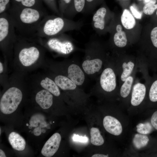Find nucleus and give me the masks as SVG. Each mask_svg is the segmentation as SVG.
Here are the masks:
<instances>
[{
    "mask_svg": "<svg viewBox=\"0 0 157 157\" xmlns=\"http://www.w3.org/2000/svg\"><path fill=\"white\" fill-rule=\"evenodd\" d=\"M82 21H76L56 17L48 20L43 28L45 33L49 36H54L63 31L79 30L83 26Z\"/></svg>",
    "mask_w": 157,
    "mask_h": 157,
    "instance_id": "1",
    "label": "nucleus"
},
{
    "mask_svg": "<svg viewBox=\"0 0 157 157\" xmlns=\"http://www.w3.org/2000/svg\"><path fill=\"white\" fill-rule=\"evenodd\" d=\"M22 98V92L19 89L15 87L9 88L4 93L1 99V111L5 114H9L14 112L20 103Z\"/></svg>",
    "mask_w": 157,
    "mask_h": 157,
    "instance_id": "2",
    "label": "nucleus"
},
{
    "mask_svg": "<svg viewBox=\"0 0 157 157\" xmlns=\"http://www.w3.org/2000/svg\"><path fill=\"white\" fill-rule=\"evenodd\" d=\"M100 85L102 89L107 92L115 90L117 86L115 72L111 67L105 68L102 72L100 78Z\"/></svg>",
    "mask_w": 157,
    "mask_h": 157,
    "instance_id": "3",
    "label": "nucleus"
},
{
    "mask_svg": "<svg viewBox=\"0 0 157 157\" xmlns=\"http://www.w3.org/2000/svg\"><path fill=\"white\" fill-rule=\"evenodd\" d=\"M47 43L52 50L63 54H69L74 49V45L69 38L63 40L58 38H52L49 39Z\"/></svg>",
    "mask_w": 157,
    "mask_h": 157,
    "instance_id": "4",
    "label": "nucleus"
},
{
    "mask_svg": "<svg viewBox=\"0 0 157 157\" xmlns=\"http://www.w3.org/2000/svg\"><path fill=\"white\" fill-rule=\"evenodd\" d=\"M40 53L35 47H32L22 49L20 52L19 57L22 64L28 66L33 64L38 58Z\"/></svg>",
    "mask_w": 157,
    "mask_h": 157,
    "instance_id": "5",
    "label": "nucleus"
},
{
    "mask_svg": "<svg viewBox=\"0 0 157 157\" xmlns=\"http://www.w3.org/2000/svg\"><path fill=\"white\" fill-rule=\"evenodd\" d=\"M107 13V9L104 7H102L94 13L92 26L93 30L97 33H99L105 29Z\"/></svg>",
    "mask_w": 157,
    "mask_h": 157,
    "instance_id": "6",
    "label": "nucleus"
},
{
    "mask_svg": "<svg viewBox=\"0 0 157 157\" xmlns=\"http://www.w3.org/2000/svg\"><path fill=\"white\" fill-rule=\"evenodd\" d=\"M61 140L60 135L58 133H54L45 143L41 150V154L47 157L53 156L59 147Z\"/></svg>",
    "mask_w": 157,
    "mask_h": 157,
    "instance_id": "7",
    "label": "nucleus"
},
{
    "mask_svg": "<svg viewBox=\"0 0 157 157\" xmlns=\"http://www.w3.org/2000/svg\"><path fill=\"white\" fill-rule=\"evenodd\" d=\"M146 92V88L143 83L137 82L132 88L131 103L133 106L139 105L144 99Z\"/></svg>",
    "mask_w": 157,
    "mask_h": 157,
    "instance_id": "8",
    "label": "nucleus"
},
{
    "mask_svg": "<svg viewBox=\"0 0 157 157\" xmlns=\"http://www.w3.org/2000/svg\"><path fill=\"white\" fill-rule=\"evenodd\" d=\"M103 124L106 131L113 135H119L122 132V126L120 122L111 116H105L103 119Z\"/></svg>",
    "mask_w": 157,
    "mask_h": 157,
    "instance_id": "9",
    "label": "nucleus"
},
{
    "mask_svg": "<svg viewBox=\"0 0 157 157\" xmlns=\"http://www.w3.org/2000/svg\"><path fill=\"white\" fill-rule=\"evenodd\" d=\"M119 74L120 86L134 72L135 62L131 60L119 62Z\"/></svg>",
    "mask_w": 157,
    "mask_h": 157,
    "instance_id": "10",
    "label": "nucleus"
},
{
    "mask_svg": "<svg viewBox=\"0 0 157 157\" xmlns=\"http://www.w3.org/2000/svg\"><path fill=\"white\" fill-rule=\"evenodd\" d=\"M68 77L77 85H81L85 80L84 74L78 65L72 64L70 65L67 69Z\"/></svg>",
    "mask_w": 157,
    "mask_h": 157,
    "instance_id": "11",
    "label": "nucleus"
},
{
    "mask_svg": "<svg viewBox=\"0 0 157 157\" xmlns=\"http://www.w3.org/2000/svg\"><path fill=\"white\" fill-rule=\"evenodd\" d=\"M53 96L51 93L46 90H43L37 93L35 100L37 104L43 109H48L52 106Z\"/></svg>",
    "mask_w": 157,
    "mask_h": 157,
    "instance_id": "12",
    "label": "nucleus"
},
{
    "mask_svg": "<svg viewBox=\"0 0 157 157\" xmlns=\"http://www.w3.org/2000/svg\"><path fill=\"white\" fill-rule=\"evenodd\" d=\"M20 19L23 23L30 24L37 21L40 17L39 12L30 8L23 9L20 15Z\"/></svg>",
    "mask_w": 157,
    "mask_h": 157,
    "instance_id": "13",
    "label": "nucleus"
},
{
    "mask_svg": "<svg viewBox=\"0 0 157 157\" xmlns=\"http://www.w3.org/2000/svg\"><path fill=\"white\" fill-rule=\"evenodd\" d=\"M8 140L12 148L16 150L22 151L25 148L26 142L25 140L16 132H13L10 133Z\"/></svg>",
    "mask_w": 157,
    "mask_h": 157,
    "instance_id": "14",
    "label": "nucleus"
},
{
    "mask_svg": "<svg viewBox=\"0 0 157 157\" xmlns=\"http://www.w3.org/2000/svg\"><path fill=\"white\" fill-rule=\"evenodd\" d=\"M54 81L60 88L63 90H74L77 85L68 77L61 75L56 76Z\"/></svg>",
    "mask_w": 157,
    "mask_h": 157,
    "instance_id": "15",
    "label": "nucleus"
},
{
    "mask_svg": "<svg viewBox=\"0 0 157 157\" xmlns=\"http://www.w3.org/2000/svg\"><path fill=\"white\" fill-rule=\"evenodd\" d=\"M116 30L117 32L113 38L114 43L118 47H124L126 45L127 41L126 33L122 31V27L120 24L117 25Z\"/></svg>",
    "mask_w": 157,
    "mask_h": 157,
    "instance_id": "16",
    "label": "nucleus"
},
{
    "mask_svg": "<svg viewBox=\"0 0 157 157\" xmlns=\"http://www.w3.org/2000/svg\"><path fill=\"white\" fill-rule=\"evenodd\" d=\"M41 86L56 96H59L60 92L58 86L55 81L48 77L41 81L40 83Z\"/></svg>",
    "mask_w": 157,
    "mask_h": 157,
    "instance_id": "17",
    "label": "nucleus"
},
{
    "mask_svg": "<svg viewBox=\"0 0 157 157\" xmlns=\"http://www.w3.org/2000/svg\"><path fill=\"white\" fill-rule=\"evenodd\" d=\"M85 4V0H73L67 15L71 18L78 13H84Z\"/></svg>",
    "mask_w": 157,
    "mask_h": 157,
    "instance_id": "18",
    "label": "nucleus"
},
{
    "mask_svg": "<svg viewBox=\"0 0 157 157\" xmlns=\"http://www.w3.org/2000/svg\"><path fill=\"white\" fill-rule=\"evenodd\" d=\"M133 74L128 77L120 86V94L123 98L128 96L132 88L134 80Z\"/></svg>",
    "mask_w": 157,
    "mask_h": 157,
    "instance_id": "19",
    "label": "nucleus"
},
{
    "mask_svg": "<svg viewBox=\"0 0 157 157\" xmlns=\"http://www.w3.org/2000/svg\"><path fill=\"white\" fill-rule=\"evenodd\" d=\"M122 23L126 28L130 29L133 28L135 24V21L129 10L125 9L121 17Z\"/></svg>",
    "mask_w": 157,
    "mask_h": 157,
    "instance_id": "20",
    "label": "nucleus"
},
{
    "mask_svg": "<svg viewBox=\"0 0 157 157\" xmlns=\"http://www.w3.org/2000/svg\"><path fill=\"white\" fill-rule=\"evenodd\" d=\"M29 128L40 126L41 128L46 127L47 124L45 120V117L42 115L36 114L33 115L31 118L29 122Z\"/></svg>",
    "mask_w": 157,
    "mask_h": 157,
    "instance_id": "21",
    "label": "nucleus"
},
{
    "mask_svg": "<svg viewBox=\"0 0 157 157\" xmlns=\"http://www.w3.org/2000/svg\"><path fill=\"white\" fill-rule=\"evenodd\" d=\"M90 142L93 145L99 146L104 142V139L101 135L99 129L97 128L92 127L90 131Z\"/></svg>",
    "mask_w": 157,
    "mask_h": 157,
    "instance_id": "22",
    "label": "nucleus"
},
{
    "mask_svg": "<svg viewBox=\"0 0 157 157\" xmlns=\"http://www.w3.org/2000/svg\"><path fill=\"white\" fill-rule=\"evenodd\" d=\"M149 140L148 137L144 134H136L133 139V143L137 149H140L145 146Z\"/></svg>",
    "mask_w": 157,
    "mask_h": 157,
    "instance_id": "23",
    "label": "nucleus"
},
{
    "mask_svg": "<svg viewBox=\"0 0 157 157\" xmlns=\"http://www.w3.org/2000/svg\"><path fill=\"white\" fill-rule=\"evenodd\" d=\"M9 24L7 20L4 18H0V41L7 36L8 32Z\"/></svg>",
    "mask_w": 157,
    "mask_h": 157,
    "instance_id": "24",
    "label": "nucleus"
},
{
    "mask_svg": "<svg viewBox=\"0 0 157 157\" xmlns=\"http://www.w3.org/2000/svg\"><path fill=\"white\" fill-rule=\"evenodd\" d=\"M156 0H150L145 4L143 10L144 13L147 15H151L157 8V4H155Z\"/></svg>",
    "mask_w": 157,
    "mask_h": 157,
    "instance_id": "25",
    "label": "nucleus"
},
{
    "mask_svg": "<svg viewBox=\"0 0 157 157\" xmlns=\"http://www.w3.org/2000/svg\"><path fill=\"white\" fill-rule=\"evenodd\" d=\"M136 127L138 133L144 135L150 133L152 130L151 125L148 122L139 124L137 125Z\"/></svg>",
    "mask_w": 157,
    "mask_h": 157,
    "instance_id": "26",
    "label": "nucleus"
},
{
    "mask_svg": "<svg viewBox=\"0 0 157 157\" xmlns=\"http://www.w3.org/2000/svg\"><path fill=\"white\" fill-rule=\"evenodd\" d=\"M149 98L152 102L157 101V80L154 81L151 86L149 92Z\"/></svg>",
    "mask_w": 157,
    "mask_h": 157,
    "instance_id": "27",
    "label": "nucleus"
},
{
    "mask_svg": "<svg viewBox=\"0 0 157 157\" xmlns=\"http://www.w3.org/2000/svg\"><path fill=\"white\" fill-rule=\"evenodd\" d=\"M151 38L154 46L157 48V27L154 28L151 31Z\"/></svg>",
    "mask_w": 157,
    "mask_h": 157,
    "instance_id": "28",
    "label": "nucleus"
},
{
    "mask_svg": "<svg viewBox=\"0 0 157 157\" xmlns=\"http://www.w3.org/2000/svg\"><path fill=\"white\" fill-rule=\"evenodd\" d=\"M130 9L133 16L135 18L138 19H141L142 12H139L132 6H130Z\"/></svg>",
    "mask_w": 157,
    "mask_h": 157,
    "instance_id": "29",
    "label": "nucleus"
},
{
    "mask_svg": "<svg viewBox=\"0 0 157 157\" xmlns=\"http://www.w3.org/2000/svg\"><path fill=\"white\" fill-rule=\"evenodd\" d=\"M18 2H21L22 4L26 7H31L33 6L35 2V0H15Z\"/></svg>",
    "mask_w": 157,
    "mask_h": 157,
    "instance_id": "30",
    "label": "nucleus"
},
{
    "mask_svg": "<svg viewBox=\"0 0 157 157\" xmlns=\"http://www.w3.org/2000/svg\"><path fill=\"white\" fill-rule=\"evenodd\" d=\"M73 139L74 141L83 142H86L88 140V138L86 137L80 136L78 135L75 134L74 135Z\"/></svg>",
    "mask_w": 157,
    "mask_h": 157,
    "instance_id": "31",
    "label": "nucleus"
},
{
    "mask_svg": "<svg viewBox=\"0 0 157 157\" xmlns=\"http://www.w3.org/2000/svg\"><path fill=\"white\" fill-rule=\"evenodd\" d=\"M151 121L152 126L157 130V111L153 114L151 118Z\"/></svg>",
    "mask_w": 157,
    "mask_h": 157,
    "instance_id": "32",
    "label": "nucleus"
},
{
    "mask_svg": "<svg viewBox=\"0 0 157 157\" xmlns=\"http://www.w3.org/2000/svg\"><path fill=\"white\" fill-rule=\"evenodd\" d=\"M9 0H0V13H1L5 10L6 5Z\"/></svg>",
    "mask_w": 157,
    "mask_h": 157,
    "instance_id": "33",
    "label": "nucleus"
},
{
    "mask_svg": "<svg viewBox=\"0 0 157 157\" xmlns=\"http://www.w3.org/2000/svg\"><path fill=\"white\" fill-rule=\"evenodd\" d=\"M65 4L66 5V13L67 15L69 11L71 6L73 0H62Z\"/></svg>",
    "mask_w": 157,
    "mask_h": 157,
    "instance_id": "34",
    "label": "nucleus"
},
{
    "mask_svg": "<svg viewBox=\"0 0 157 157\" xmlns=\"http://www.w3.org/2000/svg\"><path fill=\"white\" fill-rule=\"evenodd\" d=\"M42 132L41 128L40 126L37 127L35 128L33 131V133L35 136L40 135Z\"/></svg>",
    "mask_w": 157,
    "mask_h": 157,
    "instance_id": "35",
    "label": "nucleus"
},
{
    "mask_svg": "<svg viewBox=\"0 0 157 157\" xmlns=\"http://www.w3.org/2000/svg\"><path fill=\"white\" fill-rule=\"evenodd\" d=\"M108 156V155L100 154H95L92 156V157H107Z\"/></svg>",
    "mask_w": 157,
    "mask_h": 157,
    "instance_id": "36",
    "label": "nucleus"
},
{
    "mask_svg": "<svg viewBox=\"0 0 157 157\" xmlns=\"http://www.w3.org/2000/svg\"><path fill=\"white\" fill-rule=\"evenodd\" d=\"M6 155L3 151L1 149H0V157H6Z\"/></svg>",
    "mask_w": 157,
    "mask_h": 157,
    "instance_id": "37",
    "label": "nucleus"
},
{
    "mask_svg": "<svg viewBox=\"0 0 157 157\" xmlns=\"http://www.w3.org/2000/svg\"><path fill=\"white\" fill-rule=\"evenodd\" d=\"M3 71V67L2 63L0 62V73H1Z\"/></svg>",
    "mask_w": 157,
    "mask_h": 157,
    "instance_id": "38",
    "label": "nucleus"
},
{
    "mask_svg": "<svg viewBox=\"0 0 157 157\" xmlns=\"http://www.w3.org/2000/svg\"><path fill=\"white\" fill-rule=\"evenodd\" d=\"M143 0L144 1V4H145L146 3H147V2L149 1L150 0Z\"/></svg>",
    "mask_w": 157,
    "mask_h": 157,
    "instance_id": "39",
    "label": "nucleus"
},
{
    "mask_svg": "<svg viewBox=\"0 0 157 157\" xmlns=\"http://www.w3.org/2000/svg\"><path fill=\"white\" fill-rule=\"evenodd\" d=\"M46 132L45 130L44 129H42V132L43 133H45Z\"/></svg>",
    "mask_w": 157,
    "mask_h": 157,
    "instance_id": "40",
    "label": "nucleus"
},
{
    "mask_svg": "<svg viewBox=\"0 0 157 157\" xmlns=\"http://www.w3.org/2000/svg\"><path fill=\"white\" fill-rule=\"evenodd\" d=\"M26 125L27 126H29V124H28V123H27V124H26Z\"/></svg>",
    "mask_w": 157,
    "mask_h": 157,
    "instance_id": "41",
    "label": "nucleus"
},
{
    "mask_svg": "<svg viewBox=\"0 0 157 157\" xmlns=\"http://www.w3.org/2000/svg\"><path fill=\"white\" fill-rule=\"evenodd\" d=\"M0 134H1V128H0Z\"/></svg>",
    "mask_w": 157,
    "mask_h": 157,
    "instance_id": "42",
    "label": "nucleus"
},
{
    "mask_svg": "<svg viewBox=\"0 0 157 157\" xmlns=\"http://www.w3.org/2000/svg\"><path fill=\"white\" fill-rule=\"evenodd\" d=\"M156 14L157 15V11L156 12Z\"/></svg>",
    "mask_w": 157,
    "mask_h": 157,
    "instance_id": "43",
    "label": "nucleus"
},
{
    "mask_svg": "<svg viewBox=\"0 0 157 157\" xmlns=\"http://www.w3.org/2000/svg\"></svg>",
    "mask_w": 157,
    "mask_h": 157,
    "instance_id": "44",
    "label": "nucleus"
}]
</instances>
